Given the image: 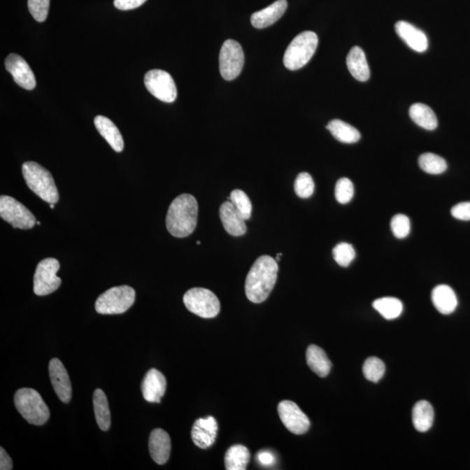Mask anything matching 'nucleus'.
I'll return each instance as SVG.
<instances>
[{
    "label": "nucleus",
    "instance_id": "obj_1",
    "mask_svg": "<svg viewBox=\"0 0 470 470\" xmlns=\"http://www.w3.org/2000/svg\"><path fill=\"white\" fill-rule=\"evenodd\" d=\"M279 266L276 259L262 255L252 264L245 279V292L249 301L262 304L269 298L277 281Z\"/></svg>",
    "mask_w": 470,
    "mask_h": 470
},
{
    "label": "nucleus",
    "instance_id": "obj_2",
    "mask_svg": "<svg viewBox=\"0 0 470 470\" xmlns=\"http://www.w3.org/2000/svg\"><path fill=\"white\" fill-rule=\"evenodd\" d=\"M198 215V202L194 196L180 194L171 203L167 211L166 229L173 237L190 236L197 226Z\"/></svg>",
    "mask_w": 470,
    "mask_h": 470
},
{
    "label": "nucleus",
    "instance_id": "obj_3",
    "mask_svg": "<svg viewBox=\"0 0 470 470\" xmlns=\"http://www.w3.org/2000/svg\"><path fill=\"white\" fill-rule=\"evenodd\" d=\"M22 173L24 181L43 201L55 204L59 201V194L51 173L45 167L34 162L23 164Z\"/></svg>",
    "mask_w": 470,
    "mask_h": 470
},
{
    "label": "nucleus",
    "instance_id": "obj_4",
    "mask_svg": "<svg viewBox=\"0 0 470 470\" xmlns=\"http://www.w3.org/2000/svg\"><path fill=\"white\" fill-rule=\"evenodd\" d=\"M14 404L20 414L30 425H44L50 418V411L41 395L35 390L24 387L14 395Z\"/></svg>",
    "mask_w": 470,
    "mask_h": 470
},
{
    "label": "nucleus",
    "instance_id": "obj_5",
    "mask_svg": "<svg viewBox=\"0 0 470 470\" xmlns=\"http://www.w3.org/2000/svg\"><path fill=\"white\" fill-rule=\"evenodd\" d=\"M319 39L311 31H302L287 46L283 62L291 71L301 69L312 59L318 46Z\"/></svg>",
    "mask_w": 470,
    "mask_h": 470
},
{
    "label": "nucleus",
    "instance_id": "obj_6",
    "mask_svg": "<svg viewBox=\"0 0 470 470\" xmlns=\"http://www.w3.org/2000/svg\"><path fill=\"white\" fill-rule=\"evenodd\" d=\"M135 297V290L127 285L112 287L99 295L96 301L95 309L101 315H120L134 305Z\"/></svg>",
    "mask_w": 470,
    "mask_h": 470
},
{
    "label": "nucleus",
    "instance_id": "obj_7",
    "mask_svg": "<svg viewBox=\"0 0 470 470\" xmlns=\"http://www.w3.org/2000/svg\"><path fill=\"white\" fill-rule=\"evenodd\" d=\"M183 301L188 311L201 318H215L220 311L218 297L206 288H192L184 294Z\"/></svg>",
    "mask_w": 470,
    "mask_h": 470
},
{
    "label": "nucleus",
    "instance_id": "obj_8",
    "mask_svg": "<svg viewBox=\"0 0 470 470\" xmlns=\"http://www.w3.org/2000/svg\"><path fill=\"white\" fill-rule=\"evenodd\" d=\"M0 217L14 229H31L37 223L36 218L27 206L7 195L0 197Z\"/></svg>",
    "mask_w": 470,
    "mask_h": 470
},
{
    "label": "nucleus",
    "instance_id": "obj_9",
    "mask_svg": "<svg viewBox=\"0 0 470 470\" xmlns=\"http://www.w3.org/2000/svg\"><path fill=\"white\" fill-rule=\"evenodd\" d=\"M59 269V262L55 258H46L38 263L34 278L35 294L44 297L58 290L62 285V279L57 276Z\"/></svg>",
    "mask_w": 470,
    "mask_h": 470
},
{
    "label": "nucleus",
    "instance_id": "obj_10",
    "mask_svg": "<svg viewBox=\"0 0 470 470\" xmlns=\"http://www.w3.org/2000/svg\"><path fill=\"white\" fill-rule=\"evenodd\" d=\"M244 52L241 45L227 39L220 52V72L224 80H233L241 73L244 66Z\"/></svg>",
    "mask_w": 470,
    "mask_h": 470
},
{
    "label": "nucleus",
    "instance_id": "obj_11",
    "mask_svg": "<svg viewBox=\"0 0 470 470\" xmlns=\"http://www.w3.org/2000/svg\"><path fill=\"white\" fill-rule=\"evenodd\" d=\"M149 92L159 101L172 103L177 98V87L173 78L162 70H151L144 78Z\"/></svg>",
    "mask_w": 470,
    "mask_h": 470
},
{
    "label": "nucleus",
    "instance_id": "obj_12",
    "mask_svg": "<svg viewBox=\"0 0 470 470\" xmlns=\"http://www.w3.org/2000/svg\"><path fill=\"white\" fill-rule=\"evenodd\" d=\"M278 414L281 422L291 433L304 434L311 428V421L297 404L291 401H280Z\"/></svg>",
    "mask_w": 470,
    "mask_h": 470
},
{
    "label": "nucleus",
    "instance_id": "obj_13",
    "mask_svg": "<svg viewBox=\"0 0 470 470\" xmlns=\"http://www.w3.org/2000/svg\"><path fill=\"white\" fill-rule=\"evenodd\" d=\"M5 65L6 69L12 74L14 81L20 87L27 90H33L36 87V78L33 71L22 57L10 53L6 59Z\"/></svg>",
    "mask_w": 470,
    "mask_h": 470
},
{
    "label": "nucleus",
    "instance_id": "obj_14",
    "mask_svg": "<svg viewBox=\"0 0 470 470\" xmlns=\"http://www.w3.org/2000/svg\"><path fill=\"white\" fill-rule=\"evenodd\" d=\"M49 375L52 385L59 400L69 404L72 399V384L65 366L59 359H52L49 363Z\"/></svg>",
    "mask_w": 470,
    "mask_h": 470
},
{
    "label": "nucleus",
    "instance_id": "obj_15",
    "mask_svg": "<svg viewBox=\"0 0 470 470\" xmlns=\"http://www.w3.org/2000/svg\"><path fill=\"white\" fill-rule=\"evenodd\" d=\"M218 423L213 416L196 420L192 428V439L196 446L206 450L215 443Z\"/></svg>",
    "mask_w": 470,
    "mask_h": 470
},
{
    "label": "nucleus",
    "instance_id": "obj_16",
    "mask_svg": "<svg viewBox=\"0 0 470 470\" xmlns=\"http://www.w3.org/2000/svg\"><path fill=\"white\" fill-rule=\"evenodd\" d=\"M166 380L159 370L152 369L145 373L142 382V394L145 401L152 404H159L166 393Z\"/></svg>",
    "mask_w": 470,
    "mask_h": 470
},
{
    "label": "nucleus",
    "instance_id": "obj_17",
    "mask_svg": "<svg viewBox=\"0 0 470 470\" xmlns=\"http://www.w3.org/2000/svg\"><path fill=\"white\" fill-rule=\"evenodd\" d=\"M220 218L226 232L232 236H242L247 233L245 219L230 201L224 202L220 206Z\"/></svg>",
    "mask_w": 470,
    "mask_h": 470
},
{
    "label": "nucleus",
    "instance_id": "obj_18",
    "mask_svg": "<svg viewBox=\"0 0 470 470\" xmlns=\"http://www.w3.org/2000/svg\"><path fill=\"white\" fill-rule=\"evenodd\" d=\"M395 31L412 50L418 52L427 51L429 48L428 38L422 30L406 21H398L395 24Z\"/></svg>",
    "mask_w": 470,
    "mask_h": 470
},
{
    "label": "nucleus",
    "instance_id": "obj_19",
    "mask_svg": "<svg viewBox=\"0 0 470 470\" xmlns=\"http://www.w3.org/2000/svg\"><path fill=\"white\" fill-rule=\"evenodd\" d=\"M171 438L165 430L156 429L152 431L149 437V452L156 464H165L170 457Z\"/></svg>",
    "mask_w": 470,
    "mask_h": 470
},
{
    "label": "nucleus",
    "instance_id": "obj_20",
    "mask_svg": "<svg viewBox=\"0 0 470 470\" xmlns=\"http://www.w3.org/2000/svg\"><path fill=\"white\" fill-rule=\"evenodd\" d=\"M287 8V0H277L266 8L256 12L251 16L252 27L257 29L272 26L279 20Z\"/></svg>",
    "mask_w": 470,
    "mask_h": 470
},
{
    "label": "nucleus",
    "instance_id": "obj_21",
    "mask_svg": "<svg viewBox=\"0 0 470 470\" xmlns=\"http://www.w3.org/2000/svg\"><path fill=\"white\" fill-rule=\"evenodd\" d=\"M431 298L434 308L443 315H450L457 308V294L448 285H439L434 287Z\"/></svg>",
    "mask_w": 470,
    "mask_h": 470
},
{
    "label": "nucleus",
    "instance_id": "obj_22",
    "mask_svg": "<svg viewBox=\"0 0 470 470\" xmlns=\"http://www.w3.org/2000/svg\"><path fill=\"white\" fill-rule=\"evenodd\" d=\"M94 124L99 133L108 141L113 150L117 152L123 151L124 141L122 135L111 120L105 116L98 115L94 119Z\"/></svg>",
    "mask_w": 470,
    "mask_h": 470
},
{
    "label": "nucleus",
    "instance_id": "obj_23",
    "mask_svg": "<svg viewBox=\"0 0 470 470\" xmlns=\"http://www.w3.org/2000/svg\"><path fill=\"white\" fill-rule=\"evenodd\" d=\"M347 66L351 76L358 81L369 80L370 70L364 52L359 46H354L347 57Z\"/></svg>",
    "mask_w": 470,
    "mask_h": 470
},
{
    "label": "nucleus",
    "instance_id": "obj_24",
    "mask_svg": "<svg viewBox=\"0 0 470 470\" xmlns=\"http://www.w3.org/2000/svg\"><path fill=\"white\" fill-rule=\"evenodd\" d=\"M306 359L309 368L320 377H326L332 369V362L325 351L316 345H311L308 348Z\"/></svg>",
    "mask_w": 470,
    "mask_h": 470
},
{
    "label": "nucleus",
    "instance_id": "obj_25",
    "mask_svg": "<svg viewBox=\"0 0 470 470\" xmlns=\"http://www.w3.org/2000/svg\"><path fill=\"white\" fill-rule=\"evenodd\" d=\"M409 116L416 124L426 130H434L438 126L436 113L429 106L422 103L412 105L409 108Z\"/></svg>",
    "mask_w": 470,
    "mask_h": 470
},
{
    "label": "nucleus",
    "instance_id": "obj_26",
    "mask_svg": "<svg viewBox=\"0 0 470 470\" xmlns=\"http://www.w3.org/2000/svg\"><path fill=\"white\" fill-rule=\"evenodd\" d=\"M327 129L329 130L331 134L336 138L338 141L343 142V143L352 144L359 141L361 138V134L356 129L355 127H352L351 124L344 122L340 120H331L327 124Z\"/></svg>",
    "mask_w": 470,
    "mask_h": 470
},
{
    "label": "nucleus",
    "instance_id": "obj_27",
    "mask_svg": "<svg viewBox=\"0 0 470 470\" xmlns=\"http://www.w3.org/2000/svg\"><path fill=\"white\" fill-rule=\"evenodd\" d=\"M434 409L427 401H420L413 408L412 420L416 430L426 432L433 425Z\"/></svg>",
    "mask_w": 470,
    "mask_h": 470
},
{
    "label": "nucleus",
    "instance_id": "obj_28",
    "mask_svg": "<svg viewBox=\"0 0 470 470\" xmlns=\"http://www.w3.org/2000/svg\"><path fill=\"white\" fill-rule=\"evenodd\" d=\"M94 408L99 428L103 431H108L111 426V413H110L108 398L104 391L101 389L94 391Z\"/></svg>",
    "mask_w": 470,
    "mask_h": 470
},
{
    "label": "nucleus",
    "instance_id": "obj_29",
    "mask_svg": "<svg viewBox=\"0 0 470 470\" xmlns=\"http://www.w3.org/2000/svg\"><path fill=\"white\" fill-rule=\"evenodd\" d=\"M250 460V452L243 445H234L227 450L225 466L227 470H245Z\"/></svg>",
    "mask_w": 470,
    "mask_h": 470
},
{
    "label": "nucleus",
    "instance_id": "obj_30",
    "mask_svg": "<svg viewBox=\"0 0 470 470\" xmlns=\"http://www.w3.org/2000/svg\"><path fill=\"white\" fill-rule=\"evenodd\" d=\"M373 307L387 320L398 318L404 311L402 302L397 298L383 297L373 302Z\"/></svg>",
    "mask_w": 470,
    "mask_h": 470
},
{
    "label": "nucleus",
    "instance_id": "obj_31",
    "mask_svg": "<svg viewBox=\"0 0 470 470\" xmlns=\"http://www.w3.org/2000/svg\"><path fill=\"white\" fill-rule=\"evenodd\" d=\"M418 163L421 169L429 174H441L448 169L446 160L431 152H426L420 156Z\"/></svg>",
    "mask_w": 470,
    "mask_h": 470
},
{
    "label": "nucleus",
    "instance_id": "obj_32",
    "mask_svg": "<svg viewBox=\"0 0 470 470\" xmlns=\"http://www.w3.org/2000/svg\"><path fill=\"white\" fill-rule=\"evenodd\" d=\"M385 373V365L382 359L377 357H369L363 365V373L366 380L372 383H378Z\"/></svg>",
    "mask_w": 470,
    "mask_h": 470
},
{
    "label": "nucleus",
    "instance_id": "obj_33",
    "mask_svg": "<svg viewBox=\"0 0 470 470\" xmlns=\"http://www.w3.org/2000/svg\"><path fill=\"white\" fill-rule=\"evenodd\" d=\"M229 201L233 203L235 208L238 210L245 220L251 218L252 203L247 194H245L243 191L235 190L231 193Z\"/></svg>",
    "mask_w": 470,
    "mask_h": 470
},
{
    "label": "nucleus",
    "instance_id": "obj_34",
    "mask_svg": "<svg viewBox=\"0 0 470 470\" xmlns=\"http://www.w3.org/2000/svg\"><path fill=\"white\" fill-rule=\"evenodd\" d=\"M333 256L338 265L347 268L355 258V248L347 242H341L334 248Z\"/></svg>",
    "mask_w": 470,
    "mask_h": 470
},
{
    "label": "nucleus",
    "instance_id": "obj_35",
    "mask_svg": "<svg viewBox=\"0 0 470 470\" xmlns=\"http://www.w3.org/2000/svg\"><path fill=\"white\" fill-rule=\"evenodd\" d=\"M294 191L298 197L308 199L311 197L315 191V183L311 174L301 173L295 180Z\"/></svg>",
    "mask_w": 470,
    "mask_h": 470
},
{
    "label": "nucleus",
    "instance_id": "obj_36",
    "mask_svg": "<svg viewBox=\"0 0 470 470\" xmlns=\"http://www.w3.org/2000/svg\"><path fill=\"white\" fill-rule=\"evenodd\" d=\"M354 184L350 179L341 178L337 181L334 194H336V201L341 204H347V203L350 202L354 197Z\"/></svg>",
    "mask_w": 470,
    "mask_h": 470
},
{
    "label": "nucleus",
    "instance_id": "obj_37",
    "mask_svg": "<svg viewBox=\"0 0 470 470\" xmlns=\"http://www.w3.org/2000/svg\"><path fill=\"white\" fill-rule=\"evenodd\" d=\"M391 230L395 237L404 238L411 233V220L405 215H394L391 220Z\"/></svg>",
    "mask_w": 470,
    "mask_h": 470
},
{
    "label": "nucleus",
    "instance_id": "obj_38",
    "mask_svg": "<svg viewBox=\"0 0 470 470\" xmlns=\"http://www.w3.org/2000/svg\"><path fill=\"white\" fill-rule=\"evenodd\" d=\"M50 0H28V9L38 22H44L49 12Z\"/></svg>",
    "mask_w": 470,
    "mask_h": 470
},
{
    "label": "nucleus",
    "instance_id": "obj_39",
    "mask_svg": "<svg viewBox=\"0 0 470 470\" xmlns=\"http://www.w3.org/2000/svg\"><path fill=\"white\" fill-rule=\"evenodd\" d=\"M451 215L454 218L465 220H470V202H462L455 205L451 209Z\"/></svg>",
    "mask_w": 470,
    "mask_h": 470
},
{
    "label": "nucleus",
    "instance_id": "obj_40",
    "mask_svg": "<svg viewBox=\"0 0 470 470\" xmlns=\"http://www.w3.org/2000/svg\"><path fill=\"white\" fill-rule=\"evenodd\" d=\"M147 0H115V6L117 9L127 10L138 8Z\"/></svg>",
    "mask_w": 470,
    "mask_h": 470
},
{
    "label": "nucleus",
    "instance_id": "obj_41",
    "mask_svg": "<svg viewBox=\"0 0 470 470\" xmlns=\"http://www.w3.org/2000/svg\"><path fill=\"white\" fill-rule=\"evenodd\" d=\"M0 469L12 470L13 462L6 451L3 448H0Z\"/></svg>",
    "mask_w": 470,
    "mask_h": 470
},
{
    "label": "nucleus",
    "instance_id": "obj_42",
    "mask_svg": "<svg viewBox=\"0 0 470 470\" xmlns=\"http://www.w3.org/2000/svg\"><path fill=\"white\" fill-rule=\"evenodd\" d=\"M257 460L262 465L270 466L276 461V458H274L273 455L270 453V452L262 451L259 452L257 455Z\"/></svg>",
    "mask_w": 470,
    "mask_h": 470
},
{
    "label": "nucleus",
    "instance_id": "obj_43",
    "mask_svg": "<svg viewBox=\"0 0 470 470\" xmlns=\"http://www.w3.org/2000/svg\"><path fill=\"white\" fill-rule=\"evenodd\" d=\"M281 255H283V254H280H280H278V255H277V256H276V262H280V256H281Z\"/></svg>",
    "mask_w": 470,
    "mask_h": 470
},
{
    "label": "nucleus",
    "instance_id": "obj_44",
    "mask_svg": "<svg viewBox=\"0 0 470 470\" xmlns=\"http://www.w3.org/2000/svg\"><path fill=\"white\" fill-rule=\"evenodd\" d=\"M50 208H51L52 209L55 208V204L50 205Z\"/></svg>",
    "mask_w": 470,
    "mask_h": 470
},
{
    "label": "nucleus",
    "instance_id": "obj_45",
    "mask_svg": "<svg viewBox=\"0 0 470 470\" xmlns=\"http://www.w3.org/2000/svg\"><path fill=\"white\" fill-rule=\"evenodd\" d=\"M197 245H201V241H197Z\"/></svg>",
    "mask_w": 470,
    "mask_h": 470
},
{
    "label": "nucleus",
    "instance_id": "obj_46",
    "mask_svg": "<svg viewBox=\"0 0 470 470\" xmlns=\"http://www.w3.org/2000/svg\"><path fill=\"white\" fill-rule=\"evenodd\" d=\"M36 224H38V225H41V222H37Z\"/></svg>",
    "mask_w": 470,
    "mask_h": 470
}]
</instances>
